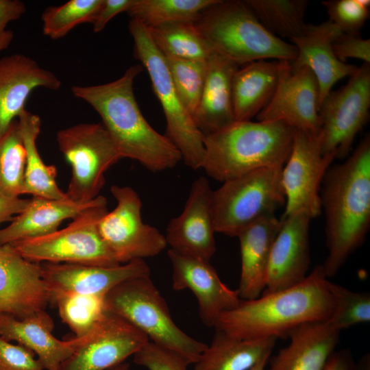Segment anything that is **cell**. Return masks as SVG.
I'll return each mask as SVG.
<instances>
[{
	"label": "cell",
	"instance_id": "obj_1",
	"mask_svg": "<svg viewBox=\"0 0 370 370\" xmlns=\"http://www.w3.org/2000/svg\"><path fill=\"white\" fill-rule=\"evenodd\" d=\"M320 190L325 215L326 277L336 274L366 238L370 226V135L346 160L330 166Z\"/></svg>",
	"mask_w": 370,
	"mask_h": 370
},
{
	"label": "cell",
	"instance_id": "obj_2",
	"mask_svg": "<svg viewBox=\"0 0 370 370\" xmlns=\"http://www.w3.org/2000/svg\"><path fill=\"white\" fill-rule=\"evenodd\" d=\"M328 281L322 265H317L296 285L241 300L223 312L214 328L241 339H278L305 323L327 321L335 308Z\"/></svg>",
	"mask_w": 370,
	"mask_h": 370
},
{
	"label": "cell",
	"instance_id": "obj_3",
	"mask_svg": "<svg viewBox=\"0 0 370 370\" xmlns=\"http://www.w3.org/2000/svg\"><path fill=\"white\" fill-rule=\"evenodd\" d=\"M142 70L141 65H134L114 81L74 85L71 92L99 114L123 158L137 160L151 171H162L175 167L182 158L171 140L149 124L139 108L133 84Z\"/></svg>",
	"mask_w": 370,
	"mask_h": 370
},
{
	"label": "cell",
	"instance_id": "obj_4",
	"mask_svg": "<svg viewBox=\"0 0 370 370\" xmlns=\"http://www.w3.org/2000/svg\"><path fill=\"white\" fill-rule=\"evenodd\" d=\"M295 131L278 121H234L204 136L201 169L223 182L259 169L284 166Z\"/></svg>",
	"mask_w": 370,
	"mask_h": 370
},
{
	"label": "cell",
	"instance_id": "obj_5",
	"mask_svg": "<svg viewBox=\"0 0 370 370\" xmlns=\"http://www.w3.org/2000/svg\"><path fill=\"white\" fill-rule=\"evenodd\" d=\"M194 23L214 52L238 66L267 59H296L295 45L267 31L245 0H219Z\"/></svg>",
	"mask_w": 370,
	"mask_h": 370
},
{
	"label": "cell",
	"instance_id": "obj_6",
	"mask_svg": "<svg viewBox=\"0 0 370 370\" xmlns=\"http://www.w3.org/2000/svg\"><path fill=\"white\" fill-rule=\"evenodd\" d=\"M104 302L108 311L126 320L149 341L177 353L190 364L197 362L208 345L190 336L175 324L150 275L118 284L107 293Z\"/></svg>",
	"mask_w": 370,
	"mask_h": 370
},
{
	"label": "cell",
	"instance_id": "obj_7",
	"mask_svg": "<svg viewBox=\"0 0 370 370\" xmlns=\"http://www.w3.org/2000/svg\"><path fill=\"white\" fill-rule=\"evenodd\" d=\"M134 54L149 75L153 91L166 121V136L180 151L185 164L193 169L202 168L204 136L184 106L172 82L164 55L153 42L148 28L136 19L129 23Z\"/></svg>",
	"mask_w": 370,
	"mask_h": 370
},
{
	"label": "cell",
	"instance_id": "obj_8",
	"mask_svg": "<svg viewBox=\"0 0 370 370\" xmlns=\"http://www.w3.org/2000/svg\"><path fill=\"white\" fill-rule=\"evenodd\" d=\"M283 166L251 171L223 182L213 190L212 212L215 232L238 236L258 220L274 215L275 210L285 204Z\"/></svg>",
	"mask_w": 370,
	"mask_h": 370
},
{
	"label": "cell",
	"instance_id": "obj_9",
	"mask_svg": "<svg viewBox=\"0 0 370 370\" xmlns=\"http://www.w3.org/2000/svg\"><path fill=\"white\" fill-rule=\"evenodd\" d=\"M107 212V199L101 195L95 205L74 218L66 227L10 245L24 259L36 263L119 265L98 230V223Z\"/></svg>",
	"mask_w": 370,
	"mask_h": 370
},
{
	"label": "cell",
	"instance_id": "obj_10",
	"mask_svg": "<svg viewBox=\"0 0 370 370\" xmlns=\"http://www.w3.org/2000/svg\"><path fill=\"white\" fill-rule=\"evenodd\" d=\"M60 151L72 168L66 195L75 202L99 195L106 171L123 156L102 123H79L56 134Z\"/></svg>",
	"mask_w": 370,
	"mask_h": 370
},
{
	"label": "cell",
	"instance_id": "obj_11",
	"mask_svg": "<svg viewBox=\"0 0 370 370\" xmlns=\"http://www.w3.org/2000/svg\"><path fill=\"white\" fill-rule=\"evenodd\" d=\"M345 85L331 90L322 101L318 133L323 154L347 158L357 134L367 122L370 108V64L363 63Z\"/></svg>",
	"mask_w": 370,
	"mask_h": 370
},
{
	"label": "cell",
	"instance_id": "obj_12",
	"mask_svg": "<svg viewBox=\"0 0 370 370\" xmlns=\"http://www.w3.org/2000/svg\"><path fill=\"white\" fill-rule=\"evenodd\" d=\"M116 206L98 223L99 232L119 264L158 255L166 241L157 228L142 219V201L131 187L113 185Z\"/></svg>",
	"mask_w": 370,
	"mask_h": 370
},
{
	"label": "cell",
	"instance_id": "obj_13",
	"mask_svg": "<svg viewBox=\"0 0 370 370\" xmlns=\"http://www.w3.org/2000/svg\"><path fill=\"white\" fill-rule=\"evenodd\" d=\"M335 158L334 153H322L318 134L296 130L290 155L282 171L285 195L282 217L299 212L311 219L320 215L321 186Z\"/></svg>",
	"mask_w": 370,
	"mask_h": 370
},
{
	"label": "cell",
	"instance_id": "obj_14",
	"mask_svg": "<svg viewBox=\"0 0 370 370\" xmlns=\"http://www.w3.org/2000/svg\"><path fill=\"white\" fill-rule=\"evenodd\" d=\"M319 98L318 82L308 67L279 60L275 92L256 118L282 121L295 130L318 134L321 127Z\"/></svg>",
	"mask_w": 370,
	"mask_h": 370
},
{
	"label": "cell",
	"instance_id": "obj_15",
	"mask_svg": "<svg viewBox=\"0 0 370 370\" xmlns=\"http://www.w3.org/2000/svg\"><path fill=\"white\" fill-rule=\"evenodd\" d=\"M149 341L126 320L106 310L92 330L81 337L60 370H107L134 356Z\"/></svg>",
	"mask_w": 370,
	"mask_h": 370
},
{
	"label": "cell",
	"instance_id": "obj_16",
	"mask_svg": "<svg viewBox=\"0 0 370 370\" xmlns=\"http://www.w3.org/2000/svg\"><path fill=\"white\" fill-rule=\"evenodd\" d=\"M212 191L207 178L193 182L182 213L167 225L164 236L171 249L210 261L216 251Z\"/></svg>",
	"mask_w": 370,
	"mask_h": 370
},
{
	"label": "cell",
	"instance_id": "obj_17",
	"mask_svg": "<svg viewBox=\"0 0 370 370\" xmlns=\"http://www.w3.org/2000/svg\"><path fill=\"white\" fill-rule=\"evenodd\" d=\"M49 303L40 264L24 259L10 244L0 246V314L23 319Z\"/></svg>",
	"mask_w": 370,
	"mask_h": 370
},
{
	"label": "cell",
	"instance_id": "obj_18",
	"mask_svg": "<svg viewBox=\"0 0 370 370\" xmlns=\"http://www.w3.org/2000/svg\"><path fill=\"white\" fill-rule=\"evenodd\" d=\"M172 265V286L176 291L189 289L198 301L199 315L207 326L240 303L237 290L226 286L209 261L168 251Z\"/></svg>",
	"mask_w": 370,
	"mask_h": 370
},
{
	"label": "cell",
	"instance_id": "obj_19",
	"mask_svg": "<svg viewBox=\"0 0 370 370\" xmlns=\"http://www.w3.org/2000/svg\"><path fill=\"white\" fill-rule=\"evenodd\" d=\"M280 219L281 226L272 245L267 285L262 293L296 285L308 274L309 226L312 219L299 212Z\"/></svg>",
	"mask_w": 370,
	"mask_h": 370
},
{
	"label": "cell",
	"instance_id": "obj_20",
	"mask_svg": "<svg viewBox=\"0 0 370 370\" xmlns=\"http://www.w3.org/2000/svg\"><path fill=\"white\" fill-rule=\"evenodd\" d=\"M40 268L49 292L67 291L101 296L125 281L150 275V269L144 260L114 267L42 262Z\"/></svg>",
	"mask_w": 370,
	"mask_h": 370
},
{
	"label": "cell",
	"instance_id": "obj_21",
	"mask_svg": "<svg viewBox=\"0 0 370 370\" xmlns=\"http://www.w3.org/2000/svg\"><path fill=\"white\" fill-rule=\"evenodd\" d=\"M61 81L33 58L14 53L0 59V136L25 110L32 92L38 88L58 90Z\"/></svg>",
	"mask_w": 370,
	"mask_h": 370
},
{
	"label": "cell",
	"instance_id": "obj_22",
	"mask_svg": "<svg viewBox=\"0 0 370 370\" xmlns=\"http://www.w3.org/2000/svg\"><path fill=\"white\" fill-rule=\"evenodd\" d=\"M341 33L330 21L319 24H306L303 32L291 40L297 51L295 66L308 67L315 76L319 85V106L340 79L349 77L358 69L342 62L335 56L332 43Z\"/></svg>",
	"mask_w": 370,
	"mask_h": 370
},
{
	"label": "cell",
	"instance_id": "obj_23",
	"mask_svg": "<svg viewBox=\"0 0 370 370\" xmlns=\"http://www.w3.org/2000/svg\"><path fill=\"white\" fill-rule=\"evenodd\" d=\"M53 328V319L45 310L23 319L0 314V336L32 351L45 370H60L81 341L76 337L59 340L52 334Z\"/></svg>",
	"mask_w": 370,
	"mask_h": 370
},
{
	"label": "cell",
	"instance_id": "obj_24",
	"mask_svg": "<svg viewBox=\"0 0 370 370\" xmlns=\"http://www.w3.org/2000/svg\"><path fill=\"white\" fill-rule=\"evenodd\" d=\"M327 321L305 323L288 335V344L270 356L269 370H322L340 339Z\"/></svg>",
	"mask_w": 370,
	"mask_h": 370
},
{
	"label": "cell",
	"instance_id": "obj_25",
	"mask_svg": "<svg viewBox=\"0 0 370 370\" xmlns=\"http://www.w3.org/2000/svg\"><path fill=\"white\" fill-rule=\"evenodd\" d=\"M240 67L216 53L207 62L205 82L194 122L204 136L220 131L235 121L232 79Z\"/></svg>",
	"mask_w": 370,
	"mask_h": 370
},
{
	"label": "cell",
	"instance_id": "obj_26",
	"mask_svg": "<svg viewBox=\"0 0 370 370\" xmlns=\"http://www.w3.org/2000/svg\"><path fill=\"white\" fill-rule=\"evenodd\" d=\"M280 226L281 219L271 215L251 224L238 235L241 269L236 290L241 300L256 299L264 291L271 247Z\"/></svg>",
	"mask_w": 370,
	"mask_h": 370
},
{
	"label": "cell",
	"instance_id": "obj_27",
	"mask_svg": "<svg viewBox=\"0 0 370 370\" xmlns=\"http://www.w3.org/2000/svg\"><path fill=\"white\" fill-rule=\"evenodd\" d=\"M100 197L88 202L32 197L25 208L7 227L0 229V246L51 234L64 220L74 219L95 205Z\"/></svg>",
	"mask_w": 370,
	"mask_h": 370
},
{
	"label": "cell",
	"instance_id": "obj_28",
	"mask_svg": "<svg viewBox=\"0 0 370 370\" xmlns=\"http://www.w3.org/2000/svg\"><path fill=\"white\" fill-rule=\"evenodd\" d=\"M279 60H262L238 68L232 79L235 121H249L268 104L275 92Z\"/></svg>",
	"mask_w": 370,
	"mask_h": 370
},
{
	"label": "cell",
	"instance_id": "obj_29",
	"mask_svg": "<svg viewBox=\"0 0 370 370\" xmlns=\"http://www.w3.org/2000/svg\"><path fill=\"white\" fill-rule=\"evenodd\" d=\"M277 338L241 339L216 330L212 341L195 363L194 370H249L271 354Z\"/></svg>",
	"mask_w": 370,
	"mask_h": 370
},
{
	"label": "cell",
	"instance_id": "obj_30",
	"mask_svg": "<svg viewBox=\"0 0 370 370\" xmlns=\"http://www.w3.org/2000/svg\"><path fill=\"white\" fill-rule=\"evenodd\" d=\"M17 121L25 151L23 194L50 199H69L56 182V167L46 164L39 154L36 145L41 125L39 116L25 109Z\"/></svg>",
	"mask_w": 370,
	"mask_h": 370
},
{
	"label": "cell",
	"instance_id": "obj_31",
	"mask_svg": "<svg viewBox=\"0 0 370 370\" xmlns=\"http://www.w3.org/2000/svg\"><path fill=\"white\" fill-rule=\"evenodd\" d=\"M147 28L164 55L206 62L214 52L194 22L169 23Z\"/></svg>",
	"mask_w": 370,
	"mask_h": 370
},
{
	"label": "cell",
	"instance_id": "obj_32",
	"mask_svg": "<svg viewBox=\"0 0 370 370\" xmlns=\"http://www.w3.org/2000/svg\"><path fill=\"white\" fill-rule=\"evenodd\" d=\"M104 297L67 291H50L49 303L57 306L60 317L81 338L90 332L106 312Z\"/></svg>",
	"mask_w": 370,
	"mask_h": 370
},
{
	"label": "cell",
	"instance_id": "obj_33",
	"mask_svg": "<svg viewBox=\"0 0 370 370\" xmlns=\"http://www.w3.org/2000/svg\"><path fill=\"white\" fill-rule=\"evenodd\" d=\"M262 25L270 33L289 39L300 35L306 23L307 0H245Z\"/></svg>",
	"mask_w": 370,
	"mask_h": 370
},
{
	"label": "cell",
	"instance_id": "obj_34",
	"mask_svg": "<svg viewBox=\"0 0 370 370\" xmlns=\"http://www.w3.org/2000/svg\"><path fill=\"white\" fill-rule=\"evenodd\" d=\"M219 0H135L127 12L146 27L169 23L195 22Z\"/></svg>",
	"mask_w": 370,
	"mask_h": 370
},
{
	"label": "cell",
	"instance_id": "obj_35",
	"mask_svg": "<svg viewBox=\"0 0 370 370\" xmlns=\"http://www.w3.org/2000/svg\"><path fill=\"white\" fill-rule=\"evenodd\" d=\"M25 151L15 119L0 136V192L10 197L23 194Z\"/></svg>",
	"mask_w": 370,
	"mask_h": 370
},
{
	"label": "cell",
	"instance_id": "obj_36",
	"mask_svg": "<svg viewBox=\"0 0 370 370\" xmlns=\"http://www.w3.org/2000/svg\"><path fill=\"white\" fill-rule=\"evenodd\" d=\"M102 3L103 0H71L47 8L41 15L43 34L57 40L80 24H92Z\"/></svg>",
	"mask_w": 370,
	"mask_h": 370
},
{
	"label": "cell",
	"instance_id": "obj_37",
	"mask_svg": "<svg viewBox=\"0 0 370 370\" xmlns=\"http://www.w3.org/2000/svg\"><path fill=\"white\" fill-rule=\"evenodd\" d=\"M164 57L175 88L193 119L205 82L208 61L182 59L169 55Z\"/></svg>",
	"mask_w": 370,
	"mask_h": 370
},
{
	"label": "cell",
	"instance_id": "obj_38",
	"mask_svg": "<svg viewBox=\"0 0 370 370\" xmlns=\"http://www.w3.org/2000/svg\"><path fill=\"white\" fill-rule=\"evenodd\" d=\"M328 287L334 300L335 308L328 321L341 332L352 326L370 321V294L358 292L328 281Z\"/></svg>",
	"mask_w": 370,
	"mask_h": 370
},
{
	"label": "cell",
	"instance_id": "obj_39",
	"mask_svg": "<svg viewBox=\"0 0 370 370\" xmlns=\"http://www.w3.org/2000/svg\"><path fill=\"white\" fill-rule=\"evenodd\" d=\"M329 18L341 32L360 33L369 17V0H328L321 3Z\"/></svg>",
	"mask_w": 370,
	"mask_h": 370
},
{
	"label": "cell",
	"instance_id": "obj_40",
	"mask_svg": "<svg viewBox=\"0 0 370 370\" xmlns=\"http://www.w3.org/2000/svg\"><path fill=\"white\" fill-rule=\"evenodd\" d=\"M133 360L148 370H188L190 365L177 353L151 341L134 354Z\"/></svg>",
	"mask_w": 370,
	"mask_h": 370
},
{
	"label": "cell",
	"instance_id": "obj_41",
	"mask_svg": "<svg viewBox=\"0 0 370 370\" xmlns=\"http://www.w3.org/2000/svg\"><path fill=\"white\" fill-rule=\"evenodd\" d=\"M0 370H45L26 347L0 336Z\"/></svg>",
	"mask_w": 370,
	"mask_h": 370
},
{
	"label": "cell",
	"instance_id": "obj_42",
	"mask_svg": "<svg viewBox=\"0 0 370 370\" xmlns=\"http://www.w3.org/2000/svg\"><path fill=\"white\" fill-rule=\"evenodd\" d=\"M336 58L346 63L348 58H356L370 64V40L362 38L360 33L341 32L332 43Z\"/></svg>",
	"mask_w": 370,
	"mask_h": 370
},
{
	"label": "cell",
	"instance_id": "obj_43",
	"mask_svg": "<svg viewBox=\"0 0 370 370\" xmlns=\"http://www.w3.org/2000/svg\"><path fill=\"white\" fill-rule=\"evenodd\" d=\"M135 0H103V3L92 23L93 32H101L108 23L117 14L127 12Z\"/></svg>",
	"mask_w": 370,
	"mask_h": 370
},
{
	"label": "cell",
	"instance_id": "obj_44",
	"mask_svg": "<svg viewBox=\"0 0 370 370\" xmlns=\"http://www.w3.org/2000/svg\"><path fill=\"white\" fill-rule=\"evenodd\" d=\"M27 8L25 3L19 0H0V37L6 31L7 25L20 18Z\"/></svg>",
	"mask_w": 370,
	"mask_h": 370
},
{
	"label": "cell",
	"instance_id": "obj_45",
	"mask_svg": "<svg viewBox=\"0 0 370 370\" xmlns=\"http://www.w3.org/2000/svg\"><path fill=\"white\" fill-rule=\"evenodd\" d=\"M322 370H360V364L355 362L350 350H335Z\"/></svg>",
	"mask_w": 370,
	"mask_h": 370
},
{
	"label": "cell",
	"instance_id": "obj_46",
	"mask_svg": "<svg viewBox=\"0 0 370 370\" xmlns=\"http://www.w3.org/2000/svg\"><path fill=\"white\" fill-rule=\"evenodd\" d=\"M29 199L10 197L0 192V224L12 221L27 206Z\"/></svg>",
	"mask_w": 370,
	"mask_h": 370
},
{
	"label": "cell",
	"instance_id": "obj_47",
	"mask_svg": "<svg viewBox=\"0 0 370 370\" xmlns=\"http://www.w3.org/2000/svg\"><path fill=\"white\" fill-rule=\"evenodd\" d=\"M14 34L10 30H6L0 37V51L7 49L12 42Z\"/></svg>",
	"mask_w": 370,
	"mask_h": 370
},
{
	"label": "cell",
	"instance_id": "obj_48",
	"mask_svg": "<svg viewBox=\"0 0 370 370\" xmlns=\"http://www.w3.org/2000/svg\"><path fill=\"white\" fill-rule=\"evenodd\" d=\"M271 355V354L264 356L249 370H264Z\"/></svg>",
	"mask_w": 370,
	"mask_h": 370
},
{
	"label": "cell",
	"instance_id": "obj_49",
	"mask_svg": "<svg viewBox=\"0 0 370 370\" xmlns=\"http://www.w3.org/2000/svg\"><path fill=\"white\" fill-rule=\"evenodd\" d=\"M360 370H370V356L366 354L359 360Z\"/></svg>",
	"mask_w": 370,
	"mask_h": 370
},
{
	"label": "cell",
	"instance_id": "obj_50",
	"mask_svg": "<svg viewBox=\"0 0 370 370\" xmlns=\"http://www.w3.org/2000/svg\"><path fill=\"white\" fill-rule=\"evenodd\" d=\"M107 370H130V364L127 362H122L116 366L110 367Z\"/></svg>",
	"mask_w": 370,
	"mask_h": 370
}]
</instances>
